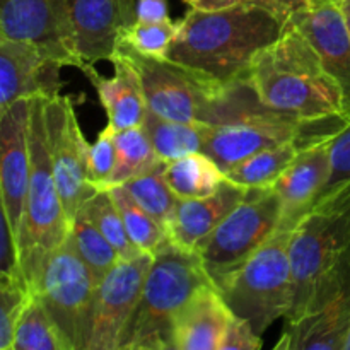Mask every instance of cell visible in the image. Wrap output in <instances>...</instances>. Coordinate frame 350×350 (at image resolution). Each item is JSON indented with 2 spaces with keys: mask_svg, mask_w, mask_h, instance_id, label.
Wrapping results in <instances>:
<instances>
[{
  "mask_svg": "<svg viewBox=\"0 0 350 350\" xmlns=\"http://www.w3.org/2000/svg\"><path fill=\"white\" fill-rule=\"evenodd\" d=\"M291 12L269 0L222 10L190 9L166 58L205 75L228 91L246 88L255 58L279 40Z\"/></svg>",
  "mask_w": 350,
  "mask_h": 350,
  "instance_id": "1",
  "label": "cell"
},
{
  "mask_svg": "<svg viewBox=\"0 0 350 350\" xmlns=\"http://www.w3.org/2000/svg\"><path fill=\"white\" fill-rule=\"evenodd\" d=\"M246 88L265 109L294 118L325 122L349 116L340 88L291 19L279 40L255 58Z\"/></svg>",
  "mask_w": 350,
  "mask_h": 350,
  "instance_id": "2",
  "label": "cell"
},
{
  "mask_svg": "<svg viewBox=\"0 0 350 350\" xmlns=\"http://www.w3.org/2000/svg\"><path fill=\"white\" fill-rule=\"evenodd\" d=\"M294 301L286 323L323 306L350 273V187L314 205L289 243Z\"/></svg>",
  "mask_w": 350,
  "mask_h": 350,
  "instance_id": "3",
  "label": "cell"
},
{
  "mask_svg": "<svg viewBox=\"0 0 350 350\" xmlns=\"http://www.w3.org/2000/svg\"><path fill=\"white\" fill-rule=\"evenodd\" d=\"M116 53L123 55L139 72L147 109L161 118L221 125L260 105L248 106L238 99L239 92L246 89L228 91L205 75L167 58L146 57L125 44H118Z\"/></svg>",
  "mask_w": 350,
  "mask_h": 350,
  "instance_id": "4",
  "label": "cell"
},
{
  "mask_svg": "<svg viewBox=\"0 0 350 350\" xmlns=\"http://www.w3.org/2000/svg\"><path fill=\"white\" fill-rule=\"evenodd\" d=\"M29 150V187L19 250L24 275L34 293L44 260L67 239L70 231V221L65 214L48 152L43 98L31 99Z\"/></svg>",
  "mask_w": 350,
  "mask_h": 350,
  "instance_id": "5",
  "label": "cell"
},
{
  "mask_svg": "<svg viewBox=\"0 0 350 350\" xmlns=\"http://www.w3.org/2000/svg\"><path fill=\"white\" fill-rule=\"evenodd\" d=\"M207 286H214V282L197 252L180 248L167 239L152 255L139 306L126 328L123 344L170 340L178 311Z\"/></svg>",
  "mask_w": 350,
  "mask_h": 350,
  "instance_id": "6",
  "label": "cell"
},
{
  "mask_svg": "<svg viewBox=\"0 0 350 350\" xmlns=\"http://www.w3.org/2000/svg\"><path fill=\"white\" fill-rule=\"evenodd\" d=\"M293 231L279 229L241 269L217 287L232 314L258 335L291 313L294 301L289 243Z\"/></svg>",
  "mask_w": 350,
  "mask_h": 350,
  "instance_id": "7",
  "label": "cell"
},
{
  "mask_svg": "<svg viewBox=\"0 0 350 350\" xmlns=\"http://www.w3.org/2000/svg\"><path fill=\"white\" fill-rule=\"evenodd\" d=\"M99 280L82 262L70 239L50 253L34 286L48 318L67 350H88Z\"/></svg>",
  "mask_w": 350,
  "mask_h": 350,
  "instance_id": "8",
  "label": "cell"
},
{
  "mask_svg": "<svg viewBox=\"0 0 350 350\" xmlns=\"http://www.w3.org/2000/svg\"><path fill=\"white\" fill-rule=\"evenodd\" d=\"M349 122V116L325 122H306L270 111L258 105L231 122L212 126L204 154L211 156L226 173L253 154L270 147L294 140H320L335 137Z\"/></svg>",
  "mask_w": 350,
  "mask_h": 350,
  "instance_id": "9",
  "label": "cell"
},
{
  "mask_svg": "<svg viewBox=\"0 0 350 350\" xmlns=\"http://www.w3.org/2000/svg\"><path fill=\"white\" fill-rule=\"evenodd\" d=\"M280 222L282 202L275 190H250L245 202L195 248L215 289L279 231Z\"/></svg>",
  "mask_w": 350,
  "mask_h": 350,
  "instance_id": "10",
  "label": "cell"
},
{
  "mask_svg": "<svg viewBox=\"0 0 350 350\" xmlns=\"http://www.w3.org/2000/svg\"><path fill=\"white\" fill-rule=\"evenodd\" d=\"M0 38L29 41L62 67H75L94 84L101 74L79 55L67 0H0Z\"/></svg>",
  "mask_w": 350,
  "mask_h": 350,
  "instance_id": "11",
  "label": "cell"
},
{
  "mask_svg": "<svg viewBox=\"0 0 350 350\" xmlns=\"http://www.w3.org/2000/svg\"><path fill=\"white\" fill-rule=\"evenodd\" d=\"M44 123L55 180L72 224L82 204L99 191L89 176L91 144L82 133L74 103L68 96L44 99Z\"/></svg>",
  "mask_w": 350,
  "mask_h": 350,
  "instance_id": "12",
  "label": "cell"
},
{
  "mask_svg": "<svg viewBox=\"0 0 350 350\" xmlns=\"http://www.w3.org/2000/svg\"><path fill=\"white\" fill-rule=\"evenodd\" d=\"M150 262L152 255L149 253L122 260L99 282L88 350H116L123 344L126 328L139 306Z\"/></svg>",
  "mask_w": 350,
  "mask_h": 350,
  "instance_id": "13",
  "label": "cell"
},
{
  "mask_svg": "<svg viewBox=\"0 0 350 350\" xmlns=\"http://www.w3.org/2000/svg\"><path fill=\"white\" fill-rule=\"evenodd\" d=\"M31 99H19L0 111V202L17 243L29 187Z\"/></svg>",
  "mask_w": 350,
  "mask_h": 350,
  "instance_id": "14",
  "label": "cell"
},
{
  "mask_svg": "<svg viewBox=\"0 0 350 350\" xmlns=\"http://www.w3.org/2000/svg\"><path fill=\"white\" fill-rule=\"evenodd\" d=\"M60 68L34 43L0 38V111L19 99L60 96Z\"/></svg>",
  "mask_w": 350,
  "mask_h": 350,
  "instance_id": "15",
  "label": "cell"
},
{
  "mask_svg": "<svg viewBox=\"0 0 350 350\" xmlns=\"http://www.w3.org/2000/svg\"><path fill=\"white\" fill-rule=\"evenodd\" d=\"M72 34L85 64L113 60L123 27L137 21V0H67Z\"/></svg>",
  "mask_w": 350,
  "mask_h": 350,
  "instance_id": "16",
  "label": "cell"
},
{
  "mask_svg": "<svg viewBox=\"0 0 350 350\" xmlns=\"http://www.w3.org/2000/svg\"><path fill=\"white\" fill-rule=\"evenodd\" d=\"M291 21L310 40L325 70L338 84L345 111L350 116V33L338 3L320 0L308 9L291 14Z\"/></svg>",
  "mask_w": 350,
  "mask_h": 350,
  "instance_id": "17",
  "label": "cell"
},
{
  "mask_svg": "<svg viewBox=\"0 0 350 350\" xmlns=\"http://www.w3.org/2000/svg\"><path fill=\"white\" fill-rule=\"evenodd\" d=\"M332 140L334 137L304 147L272 187L282 202V222L279 229L293 231L313 208L330 176Z\"/></svg>",
  "mask_w": 350,
  "mask_h": 350,
  "instance_id": "18",
  "label": "cell"
},
{
  "mask_svg": "<svg viewBox=\"0 0 350 350\" xmlns=\"http://www.w3.org/2000/svg\"><path fill=\"white\" fill-rule=\"evenodd\" d=\"M250 190L226 178L215 193L204 198L178 200L174 214L167 224V238L185 250L195 252L208 234L248 197Z\"/></svg>",
  "mask_w": 350,
  "mask_h": 350,
  "instance_id": "19",
  "label": "cell"
},
{
  "mask_svg": "<svg viewBox=\"0 0 350 350\" xmlns=\"http://www.w3.org/2000/svg\"><path fill=\"white\" fill-rule=\"evenodd\" d=\"M232 317L215 286L202 287L174 317L171 340L178 350H219Z\"/></svg>",
  "mask_w": 350,
  "mask_h": 350,
  "instance_id": "20",
  "label": "cell"
},
{
  "mask_svg": "<svg viewBox=\"0 0 350 350\" xmlns=\"http://www.w3.org/2000/svg\"><path fill=\"white\" fill-rule=\"evenodd\" d=\"M349 321L350 273L323 306L294 323H286L291 350H344Z\"/></svg>",
  "mask_w": 350,
  "mask_h": 350,
  "instance_id": "21",
  "label": "cell"
},
{
  "mask_svg": "<svg viewBox=\"0 0 350 350\" xmlns=\"http://www.w3.org/2000/svg\"><path fill=\"white\" fill-rule=\"evenodd\" d=\"M111 64L115 68L111 77L101 75L92 84L108 116V125L116 132L142 126L149 109L139 72L120 53H115Z\"/></svg>",
  "mask_w": 350,
  "mask_h": 350,
  "instance_id": "22",
  "label": "cell"
},
{
  "mask_svg": "<svg viewBox=\"0 0 350 350\" xmlns=\"http://www.w3.org/2000/svg\"><path fill=\"white\" fill-rule=\"evenodd\" d=\"M328 139H332V137H328ZM313 142H318V140H294V142L260 150V152L250 156L248 159L232 166L224 174L229 181L248 188V190L272 188L275 181L282 176L284 171L299 156L301 150Z\"/></svg>",
  "mask_w": 350,
  "mask_h": 350,
  "instance_id": "23",
  "label": "cell"
},
{
  "mask_svg": "<svg viewBox=\"0 0 350 350\" xmlns=\"http://www.w3.org/2000/svg\"><path fill=\"white\" fill-rule=\"evenodd\" d=\"M144 130L163 163H171L195 152H204L205 142L214 125L187 123L161 118L147 111Z\"/></svg>",
  "mask_w": 350,
  "mask_h": 350,
  "instance_id": "24",
  "label": "cell"
},
{
  "mask_svg": "<svg viewBox=\"0 0 350 350\" xmlns=\"http://www.w3.org/2000/svg\"><path fill=\"white\" fill-rule=\"evenodd\" d=\"M163 176L180 200L208 197L226 181L224 171L204 152L164 163Z\"/></svg>",
  "mask_w": 350,
  "mask_h": 350,
  "instance_id": "25",
  "label": "cell"
},
{
  "mask_svg": "<svg viewBox=\"0 0 350 350\" xmlns=\"http://www.w3.org/2000/svg\"><path fill=\"white\" fill-rule=\"evenodd\" d=\"M115 142L116 166L105 190L118 187V185H125L126 181L150 173L163 164V161L157 157L144 126L115 132Z\"/></svg>",
  "mask_w": 350,
  "mask_h": 350,
  "instance_id": "26",
  "label": "cell"
},
{
  "mask_svg": "<svg viewBox=\"0 0 350 350\" xmlns=\"http://www.w3.org/2000/svg\"><path fill=\"white\" fill-rule=\"evenodd\" d=\"M77 214H82L109 243L122 260H133L144 255L126 232L125 222L116 207L109 190H99L82 204Z\"/></svg>",
  "mask_w": 350,
  "mask_h": 350,
  "instance_id": "27",
  "label": "cell"
},
{
  "mask_svg": "<svg viewBox=\"0 0 350 350\" xmlns=\"http://www.w3.org/2000/svg\"><path fill=\"white\" fill-rule=\"evenodd\" d=\"M108 190L122 214L126 232L133 245L142 253L154 255L170 239L166 228L159 221H156L146 208L140 207L123 185L111 187Z\"/></svg>",
  "mask_w": 350,
  "mask_h": 350,
  "instance_id": "28",
  "label": "cell"
},
{
  "mask_svg": "<svg viewBox=\"0 0 350 350\" xmlns=\"http://www.w3.org/2000/svg\"><path fill=\"white\" fill-rule=\"evenodd\" d=\"M68 239H70L77 255L82 258V262L91 269V272L94 273L99 282L122 262L111 243L82 214H77L72 219Z\"/></svg>",
  "mask_w": 350,
  "mask_h": 350,
  "instance_id": "29",
  "label": "cell"
},
{
  "mask_svg": "<svg viewBox=\"0 0 350 350\" xmlns=\"http://www.w3.org/2000/svg\"><path fill=\"white\" fill-rule=\"evenodd\" d=\"M163 166L164 163L159 167L150 171V173H146L142 176H137L133 180L126 181L123 187L132 195L133 200L140 207L146 208L167 231V224H170L171 217H173L174 208H176L180 198L174 195V191L171 190L170 185L164 180Z\"/></svg>",
  "mask_w": 350,
  "mask_h": 350,
  "instance_id": "30",
  "label": "cell"
},
{
  "mask_svg": "<svg viewBox=\"0 0 350 350\" xmlns=\"http://www.w3.org/2000/svg\"><path fill=\"white\" fill-rule=\"evenodd\" d=\"M34 301L26 280L0 277V350H12L17 327Z\"/></svg>",
  "mask_w": 350,
  "mask_h": 350,
  "instance_id": "31",
  "label": "cell"
},
{
  "mask_svg": "<svg viewBox=\"0 0 350 350\" xmlns=\"http://www.w3.org/2000/svg\"><path fill=\"white\" fill-rule=\"evenodd\" d=\"M180 29V21L164 23H135L123 27L118 44L132 48L137 53L154 58H166L174 38Z\"/></svg>",
  "mask_w": 350,
  "mask_h": 350,
  "instance_id": "32",
  "label": "cell"
},
{
  "mask_svg": "<svg viewBox=\"0 0 350 350\" xmlns=\"http://www.w3.org/2000/svg\"><path fill=\"white\" fill-rule=\"evenodd\" d=\"M12 350H67L60 334L36 297L17 327Z\"/></svg>",
  "mask_w": 350,
  "mask_h": 350,
  "instance_id": "33",
  "label": "cell"
},
{
  "mask_svg": "<svg viewBox=\"0 0 350 350\" xmlns=\"http://www.w3.org/2000/svg\"><path fill=\"white\" fill-rule=\"evenodd\" d=\"M330 163V176H328L327 185L321 190L320 197L317 198L314 205L335 195L337 191L350 187V122L332 140Z\"/></svg>",
  "mask_w": 350,
  "mask_h": 350,
  "instance_id": "34",
  "label": "cell"
},
{
  "mask_svg": "<svg viewBox=\"0 0 350 350\" xmlns=\"http://www.w3.org/2000/svg\"><path fill=\"white\" fill-rule=\"evenodd\" d=\"M115 132L111 125H106L89 150V176L91 183L99 190H105L116 166Z\"/></svg>",
  "mask_w": 350,
  "mask_h": 350,
  "instance_id": "35",
  "label": "cell"
},
{
  "mask_svg": "<svg viewBox=\"0 0 350 350\" xmlns=\"http://www.w3.org/2000/svg\"><path fill=\"white\" fill-rule=\"evenodd\" d=\"M0 219H2V222H0V277L26 280L16 234H14L5 215L2 214Z\"/></svg>",
  "mask_w": 350,
  "mask_h": 350,
  "instance_id": "36",
  "label": "cell"
},
{
  "mask_svg": "<svg viewBox=\"0 0 350 350\" xmlns=\"http://www.w3.org/2000/svg\"><path fill=\"white\" fill-rule=\"evenodd\" d=\"M262 349V335L256 334L248 321L232 317L226 337L219 350H260Z\"/></svg>",
  "mask_w": 350,
  "mask_h": 350,
  "instance_id": "37",
  "label": "cell"
},
{
  "mask_svg": "<svg viewBox=\"0 0 350 350\" xmlns=\"http://www.w3.org/2000/svg\"><path fill=\"white\" fill-rule=\"evenodd\" d=\"M137 21L140 23L171 21L167 0H137Z\"/></svg>",
  "mask_w": 350,
  "mask_h": 350,
  "instance_id": "38",
  "label": "cell"
},
{
  "mask_svg": "<svg viewBox=\"0 0 350 350\" xmlns=\"http://www.w3.org/2000/svg\"><path fill=\"white\" fill-rule=\"evenodd\" d=\"M250 2H258V0H195L191 3L190 9L197 10H222L229 9V7L241 5V3H250Z\"/></svg>",
  "mask_w": 350,
  "mask_h": 350,
  "instance_id": "39",
  "label": "cell"
},
{
  "mask_svg": "<svg viewBox=\"0 0 350 350\" xmlns=\"http://www.w3.org/2000/svg\"><path fill=\"white\" fill-rule=\"evenodd\" d=\"M269 2L275 3L280 9L287 10L291 14L299 12V10H304L313 5V0H269Z\"/></svg>",
  "mask_w": 350,
  "mask_h": 350,
  "instance_id": "40",
  "label": "cell"
},
{
  "mask_svg": "<svg viewBox=\"0 0 350 350\" xmlns=\"http://www.w3.org/2000/svg\"><path fill=\"white\" fill-rule=\"evenodd\" d=\"M167 342V340H166ZM164 340H149V342H126L120 345L116 350H164Z\"/></svg>",
  "mask_w": 350,
  "mask_h": 350,
  "instance_id": "41",
  "label": "cell"
},
{
  "mask_svg": "<svg viewBox=\"0 0 350 350\" xmlns=\"http://www.w3.org/2000/svg\"><path fill=\"white\" fill-rule=\"evenodd\" d=\"M272 350H291V337H289V334H287V332H284L282 337H280L279 342L273 345Z\"/></svg>",
  "mask_w": 350,
  "mask_h": 350,
  "instance_id": "42",
  "label": "cell"
},
{
  "mask_svg": "<svg viewBox=\"0 0 350 350\" xmlns=\"http://www.w3.org/2000/svg\"><path fill=\"white\" fill-rule=\"evenodd\" d=\"M338 7H340L342 14H344V19L345 24L349 27V33H350V0H338Z\"/></svg>",
  "mask_w": 350,
  "mask_h": 350,
  "instance_id": "43",
  "label": "cell"
},
{
  "mask_svg": "<svg viewBox=\"0 0 350 350\" xmlns=\"http://www.w3.org/2000/svg\"><path fill=\"white\" fill-rule=\"evenodd\" d=\"M164 350H178V349L176 345H174V342L170 338V340L166 342V345H164Z\"/></svg>",
  "mask_w": 350,
  "mask_h": 350,
  "instance_id": "44",
  "label": "cell"
},
{
  "mask_svg": "<svg viewBox=\"0 0 350 350\" xmlns=\"http://www.w3.org/2000/svg\"><path fill=\"white\" fill-rule=\"evenodd\" d=\"M344 350H350V321H349V330H347V338H345Z\"/></svg>",
  "mask_w": 350,
  "mask_h": 350,
  "instance_id": "45",
  "label": "cell"
},
{
  "mask_svg": "<svg viewBox=\"0 0 350 350\" xmlns=\"http://www.w3.org/2000/svg\"><path fill=\"white\" fill-rule=\"evenodd\" d=\"M183 2H187V3H188V5H190V7H191V3H193V2H195V0H183Z\"/></svg>",
  "mask_w": 350,
  "mask_h": 350,
  "instance_id": "46",
  "label": "cell"
},
{
  "mask_svg": "<svg viewBox=\"0 0 350 350\" xmlns=\"http://www.w3.org/2000/svg\"><path fill=\"white\" fill-rule=\"evenodd\" d=\"M314 2H320V0H313V3H314Z\"/></svg>",
  "mask_w": 350,
  "mask_h": 350,
  "instance_id": "47",
  "label": "cell"
},
{
  "mask_svg": "<svg viewBox=\"0 0 350 350\" xmlns=\"http://www.w3.org/2000/svg\"><path fill=\"white\" fill-rule=\"evenodd\" d=\"M334 2H338V0H334Z\"/></svg>",
  "mask_w": 350,
  "mask_h": 350,
  "instance_id": "48",
  "label": "cell"
}]
</instances>
